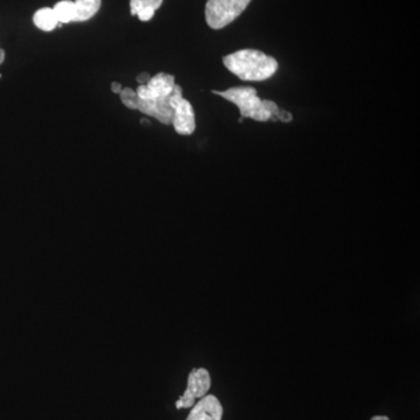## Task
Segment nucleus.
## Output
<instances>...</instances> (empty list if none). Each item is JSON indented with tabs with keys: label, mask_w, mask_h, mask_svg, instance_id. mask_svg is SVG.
<instances>
[{
	"label": "nucleus",
	"mask_w": 420,
	"mask_h": 420,
	"mask_svg": "<svg viewBox=\"0 0 420 420\" xmlns=\"http://www.w3.org/2000/svg\"><path fill=\"white\" fill-rule=\"evenodd\" d=\"M223 407L219 398L214 395H205L194 404L186 420H222Z\"/></svg>",
	"instance_id": "8"
},
{
	"label": "nucleus",
	"mask_w": 420,
	"mask_h": 420,
	"mask_svg": "<svg viewBox=\"0 0 420 420\" xmlns=\"http://www.w3.org/2000/svg\"><path fill=\"white\" fill-rule=\"evenodd\" d=\"M122 86H120V83L118 82H113L111 84V90H113V93H120L122 91Z\"/></svg>",
	"instance_id": "15"
},
{
	"label": "nucleus",
	"mask_w": 420,
	"mask_h": 420,
	"mask_svg": "<svg viewBox=\"0 0 420 420\" xmlns=\"http://www.w3.org/2000/svg\"><path fill=\"white\" fill-rule=\"evenodd\" d=\"M176 77L171 74L159 73L151 77L147 84L137 88V96L140 100L151 101L164 98L172 93L176 86Z\"/></svg>",
	"instance_id": "6"
},
{
	"label": "nucleus",
	"mask_w": 420,
	"mask_h": 420,
	"mask_svg": "<svg viewBox=\"0 0 420 420\" xmlns=\"http://www.w3.org/2000/svg\"><path fill=\"white\" fill-rule=\"evenodd\" d=\"M54 13L59 23H74L75 4L72 0H62L53 7Z\"/></svg>",
	"instance_id": "11"
},
{
	"label": "nucleus",
	"mask_w": 420,
	"mask_h": 420,
	"mask_svg": "<svg viewBox=\"0 0 420 420\" xmlns=\"http://www.w3.org/2000/svg\"><path fill=\"white\" fill-rule=\"evenodd\" d=\"M156 11L151 10V8H146V10H142L138 12L137 17L140 18V21H149L154 17Z\"/></svg>",
	"instance_id": "13"
},
{
	"label": "nucleus",
	"mask_w": 420,
	"mask_h": 420,
	"mask_svg": "<svg viewBox=\"0 0 420 420\" xmlns=\"http://www.w3.org/2000/svg\"><path fill=\"white\" fill-rule=\"evenodd\" d=\"M4 60H5V52L0 48V64L4 62Z\"/></svg>",
	"instance_id": "17"
},
{
	"label": "nucleus",
	"mask_w": 420,
	"mask_h": 420,
	"mask_svg": "<svg viewBox=\"0 0 420 420\" xmlns=\"http://www.w3.org/2000/svg\"><path fill=\"white\" fill-rule=\"evenodd\" d=\"M74 23L89 21L100 11L102 0H75Z\"/></svg>",
	"instance_id": "9"
},
{
	"label": "nucleus",
	"mask_w": 420,
	"mask_h": 420,
	"mask_svg": "<svg viewBox=\"0 0 420 420\" xmlns=\"http://www.w3.org/2000/svg\"><path fill=\"white\" fill-rule=\"evenodd\" d=\"M149 80H151V76L147 73H142L140 76H137V82L140 83V86L147 84Z\"/></svg>",
	"instance_id": "14"
},
{
	"label": "nucleus",
	"mask_w": 420,
	"mask_h": 420,
	"mask_svg": "<svg viewBox=\"0 0 420 420\" xmlns=\"http://www.w3.org/2000/svg\"><path fill=\"white\" fill-rule=\"evenodd\" d=\"M370 420H390L387 416H375Z\"/></svg>",
	"instance_id": "16"
},
{
	"label": "nucleus",
	"mask_w": 420,
	"mask_h": 420,
	"mask_svg": "<svg viewBox=\"0 0 420 420\" xmlns=\"http://www.w3.org/2000/svg\"><path fill=\"white\" fill-rule=\"evenodd\" d=\"M173 126L176 133L181 136H189L195 131V113L192 104L183 97L176 98L173 113Z\"/></svg>",
	"instance_id": "7"
},
{
	"label": "nucleus",
	"mask_w": 420,
	"mask_h": 420,
	"mask_svg": "<svg viewBox=\"0 0 420 420\" xmlns=\"http://www.w3.org/2000/svg\"><path fill=\"white\" fill-rule=\"evenodd\" d=\"M251 0H208L205 4V21L212 30H221L244 12Z\"/></svg>",
	"instance_id": "4"
},
{
	"label": "nucleus",
	"mask_w": 420,
	"mask_h": 420,
	"mask_svg": "<svg viewBox=\"0 0 420 420\" xmlns=\"http://www.w3.org/2000/svg\"><path fill=\"white\" fill-rule=\"evenodd\" d=\"M0 79H1V75H0Z\"/></svg>",
	"instance_id": "18"
},
{
	"label": "nucleus",
	"mask_w": 420,
	"mask_h": 420,
	"mask_svg": "<svg viewBox=\"0 0 420 420\" xmlns=\"http://www.w3.org/2000/svg\"><path fill=\"white\" fill-rule=\"evenodd\" d=\"M225 68L242 81H265L278 70V62L261 50H242L223 57Z\"/></svg>",
	"instance_id": "1"
},
{
	"label": "nucleus",
	"mask_w": 420,
	"mask_h": 420,
	"mask_svg": "<svg viewBox=\"0 0 420 420\" xmlns=\"http://www.w3.org/2000/svg\"><path fill=\"white\" fill-rule=\"evenodd\" d=\"M212 387V378L209 371L205 368L193 369L188 376L187 387L185 394L182 395L176 403L178 410L180 409H189L194 407L196 399H201L208 394L209 389Z\"/></svg>",
	"instance_id": "5"
},
{
	"label": "nucleus",
	"mask_w": 420,
	"mask_h": 420,
	"mask_svg": "<svg viewBox=\"0 0 420 420\" xmlns=\"http://www.w3.org/2000/svg\"><path fill=\"white\" fill-rule=\"evenodd\" d=\"M164 0H130V12L137 16L138 12L146 8L157 11L162 5Z\"/></svg>",
	"instance_id": "12"
},
{
	"label": "nucleus",
	"mask_w": 420,
	"mask_h": 420,
	"mask_svg": "<svg viewBox=\"0 0 420 420\" xmlns=\"http://www.w3.org/2000/svg\"><path fill=\"white\" fill-rule=\"evenodd\" d=\"M33 23L39 30H43V32H50V30H55L59 25L53 8H50V7H43V8L37 11L33 16Z\"/></svg>",
	"instance_id": "10"
},
{
	"label": "nucleus",
	"mask_w": 420,
	"mask_h": 420,
	"mask_svg": "<svg viewBox=\"0 0 420 420\" xmlns=\"http://www.w3.org/2000/svg\"><path fill=\"white\" fill-rule=\"evenodd\" d=\"M123 104L131 110H138L147 116L153 117L165 125L172 124L173 113H174V102L176 98L182 96V88L176 84L172 93L169 96L158 100H140L137 96L136 90L131 88H124L120 93Z\"/></svg>",
	"instance_id": "3"
},
{
	"label": "nucleus",
	"mask_w": 420,
	"mask_h": 420,
	"mask_svg": "<svg viewBox=\"0 0 420 420\" xmlns=\"http://www.w3.org/2000/svg\"><path fill=\"white\" fill-rule=\"evenodd\" d=\"M215 95L223 97L225 100L234 103L241 113L239 123L243 118H251L257 122L279 120L281 110L272 101H261L252 86H235L225 91H212Z\"/></svg>",
	"instance_id": "2"
}]
</instances>
